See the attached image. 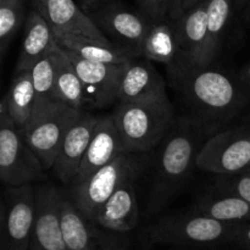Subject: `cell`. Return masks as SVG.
I'll return each instance as SVG.
<instances>
[{
    "mask_svg": "<svg viewBox=\"0 0 250 250\" xmlns=\"http://www.w3.org/2000/svg\"><path fill=\"white\" fill-rule=\"evenodd\" d=\"M99 1H102V0H87V2H89L90 5H94V6L95 5H98V2Z\"/></svg>",
    "mask_w": 250,
    "mask_h": 250,
    "instance_id": "cell-35",
    "label": "cell"
},
{
    "mask_svg": "<svg viewBox=\"0 0 250 250\" xmlns=\"http://www.w3.org/2000/svg\"><path fill=\"white\" fill-rule=\"evenodd\" d=\"M207 7L208 0H202L177 21H173L181 45L180 63L204 67L216 58L210 42Z\"/></svg>",
    "mask_w": 250,
    "mask_h": 250,
    "instance_id": "cell-13",
    "label": "cell"
},
{
    "mask_svg": "<svg viewBox=\"0 0 250 250\" xmlns=\"http://www.w3.org/2000/svg\"><path fill=\"white\" fill-rule=\"evenodd\" d=\"M80 115L81 111L56 102L34 110L31 122L22 133L24 141L39 158L44 170L54 167L61 141Z\"/></svg>",
    "mask_w": 250,
    "mask_h": 250,
    "instance_id": "cell-7",
    "label": "cell"
},
{
    "mask_svg": "<svg viewBox=\"0 0 250 250\" xmlns=\"http://www.w3.org/2000/svg\"><path fill=\"white\" fill-rule=\"evenodd\" d=\"M233 244L242 249L250 250V222H246L237 226L236 234H234Z\"/></svg>",
    "mask_w": 250,
    "mask_h": 250,
    "instance_id": "cell-32",
    "label": "cell"
},
{
    "mask_svg": "<svg viewBox=\"0 0 250 250\" xmlns=\"http://www.w3.org/2000/svg\"><path fill=\"white\" fill-rule=\"evenodd\" d=\"M138 176L127 178L105 203L93 222L102 229L119 234H128L139 221L138 199L134 182Z\"/></svg>",
    "mask_w": 250,
    "mask_h": 250,
    "instance_id": "cell-18",
    "label": "cell"
},
{
    "mask_svg": "<svg viewBox=\"0 0 250 250\" xmlns=\"http://www.w3.org/2000/svg\"><path fill=\"white\" fill-rule=\"evenodd\" d=\"M233 0H208L207 17L210 42L215 55L219 54L231 16Z\"/></svg>",
    "mask_w": 250,
    "mask_h": 250,
    "instance_id": "cell-28",
    "label": "cell"
},
{
    "mask_svg": "<svg viewBox=\"0 0 250 250\" xmlns=\"http://www.w3.org/2000/svg\"><path fill=\"white\" fill-rule=\"evenodd\" d=\"M65 51L82 81L90 109H105L119 102L120 88L127 63L111 65L92 62L75 55L71 51Z\"/></svg>",
    "mask_w": 250,
    "mask_h": 250,
    "instance_id": "cell-12",
    "label": "cell"
},
{
    "mask_svg": "<svg viewBox=\"0 0 250 250\" xmlns=\"http://www.w3.org/2000/svg\"><path fill=\"white\" fill-rule=\"evenodd\" d=\"M62 197L55 186L36 190V221L29 250H67L61 224Z\"/></svg>",
    "mask_w": 250,
    "mask_h": 250,
    "instance_id": "cell-14",
    "label": "cell"
},
{
    "mask_svg": "<svg viewBox=\"0 0 250 250\" xmlns=\"http://www.w3.org/2000/svg\"><path fill=\"white\" fill-rule=\"evenodd\" d=\"M43 165L24 141L5 105L0 104V178L5 188L31 185L41 177Z\"/></svg>",
    "mask_w": 250,
    "mask_h": 250,
    "instance_id": "cell-6",
    "label": "cell"
},
{
    "mask_svg": "<svg viewBox=\"0 0 250 250\" xmlns=\"http://www.w3.org/2000/svg\"><path fill=\"white\" fill-rule=\"evenodd\" d=\"M14 124L23 131L31 122L36 105V93L31 71L16 73L1 100Z\"/></svg>",
    "mask_w": 250,
    "mask_h": 250,
    "instance_id": "cell-25",
    "label": "cell"
},
{
    "mask_svg": "<svg viewBox=\"0 0 250 250\" xmlns=\"http://www.w3.org/2000/svg\"><path fill=\"white\" fill-rule=\"evenodd\" d=\"M146 165L144 154L124 153L93 173L82 185L71 187L70 199L87 219L94 221L115 190L132 176H139Z\"/></svg>",
    "mask_w": 250,
    "mask_h": 250,
    "instance_id": "cell-5",
    "label": "cell"
},
{
    "mask_svg": "<svg viewBox=\"0 0 250 250\" xmlns=\"http://www.w3.org/2000/svg\"><path fill=\"white\" fill-rule=\"evenodd\" d=\"M141 58L151 62L164 63L168 67L180 63L181 45L175 22H151L144 38Z\"/></svg>",
    "mask_w": 250,
    "mask_h": 250,
    "instance_id": "cell-22",
    "label": "cell"
},
{
    "mask_svg": "<svg viewBox=\"0 0 250 250\" xmlns=\"http://www.w3.org/2000/svg\"><path fill=\"white\" fill-rule=\"evenodd\" d=\"M59 46L50 26L37 10H32L24 22L21 53L15 66L16 73L31 71L34 63Z\"/></svg>",
    "mask_w": 250,
    "mask_h": 250,
    "instance_id": "cell-20",
    "label": "cell"
},
{
    "mask_svg": "<svg viewBox=\"0 0 250 250\" xmlns=\"http://www.w3.org/2000/svg\"><path fill=\"white\" fill-rule=\"evenodd\" d=\"M36 10L45 19L55 39L80 36L110 43L92 17L80 9L73 0H32Z\"/></svg>",
    "mask_w": 250,
    "mask_h": 250,
    "instance_id": "cell-15",
    "label": "cell"
},
{
    "mask_svg": "<svg viewBox=\"0 0 250 250\" xmlns=\"http://www.w3.org/2000/svg\"><path fill=\"white\" fill-rule=\"evenodd\" d=\"M36 221V190L31 185L6 188L0 210V250H29Z\"/></svg>",
    "mask_w": 250,
    "mask_h": 250,
    "instance_id": "cell-9",
    "label": "cell"
},
{
    "mask_svg": "<svg viewBox=\"0 0 250 250\" xmlns=\"http://www.w3.org/2000/svg\"><path fill=\"white\" fill-rule=\"evenodd\" d=\"M249 2L250 0H233V4L236 5V7L238 10L244 9V7L249 6Z\"/></svg>",
    "mask_w": 250,
    "mask_h": 250,
    "instance_id": "cell-34",
    "label": "cell"
},
{
    "mask_svg": "<svg viewBox=\"0 0 250 250\" xmlns=\"http://www.w3.org/2000/svg\"><path fill=\"white\" fill-rule=\"evenodd\" d=\"M197 167L216 176L248 172L250 128H229L212 134L198 155Z\"/></svg>",
    "mask_w": 250,
    "mask_h": 250,
    "instance_id": "cell-8",
    "label": "cell"
},
{
    "mask_svg": "<svg viewBox=\"0 0 250 250\" xmlns=\"http://www.w3.org/2000/svg\"><path fill=\"white\" fill-rule=\"evenodd\" d=\"M141 11L149 21H165L168 16V0H137Z\"/></svg>",
    "mask_w": 250,
    "mask_h": 250,
    "instance_id": "cell-30",
    "label": "cell"
},
{
    "mask_svg": "<svg viewBox=\"0 0 250 250\" xmlns=\"http://www.w3.org/2000/svg\"><path fill=\"white\" fill-rule=\"evenodd\" d=\"M60 46L50 51L45 56L37 61L31 70L32 82L36 93L34 110L48 103L54 102V87H55L56 56Z\"/></svg>",
    "mask_w": 250,
    "mask_h": 250,
    "instance_id": "cell-26",
    "label": "cell"
},
{
    "mask_svg": "<svg viewBox=\"0 0 250 250\" xmlns=\"http://www.w3.org/2000/svg\"><path fill=\"white\" fill-rule=\"evenodd\" d=\"M241 80L243 81L247 85H249L250 87V62L243 68V71H242Z\"/></svg>",
    "mask_w": 250,
    "mask_h": 250,
    "instance_id": "cell-33",
    "label": "cell"
},
{
    "mask_svg": "<svg viewBox=\"0 0 250 250\" xmlns=\"http://www.w3.org/2000/svg\"><path fill=\"white\" fill-rule=\"evenodd\" d=\"M199 1H202V0H197V2H199Z\"/></svg>",
    "mask_w": 250,
    "mask_h": 250,
    "instance_id": "cell-36",
    "label": "cell"
},
{
    "mask_svg": "<svg viewBox=\"0 0 250 250\" xmlns=\"http://www.w3.org/2000/svg\"><path fill=\"white\" fill-rule=\"evenodd\" d=\"M217 131L193 116L177 119L172 131L161 143L158 153L146 215L153 216L167 207L189 180L203 146Z\"/></svg>",
    "mask_w": 250,
    "mask_h": 250,
    "instance_id": "cell-1",
    "label": "cell"
},
{
    "mask_svg": "<svg viewBox=\"0 0 250 250\" xmlns=\"http://www.w3.org/2000/svg\"><path fill=\"white\" fill-rule=\"evenodd\" d=\"M127 153L146 154L160 146L177 122L168 97L117 102L112 112Z\"/></svg>",
    "mask_w": 250,
    "mask_h": 250,
    "instance_id": "cell-3",
    "label": "cell"
},
{
    "mask_svg": "<svg viewBox=\"0 0 250 250\" xmlns=\"http://www.w3.org/2000/svg\"><path fill=\"white\" fill-rule=\"evenodd\" d=\"M194 210L225 224L242 225L250 222V204L233 193L214 189L200 195Z\"/></svg>",
    "mask_w": 250,
    "mask_h": 250,
    "instance_id": "cell-21",
    "label": "cell"
},
{
    "mask_svg": "<svg viewBox=\"0 0 250 250\" xmlns=\"http://www.w3.org/2000/svg\"><path fill=\"white\" fill-rule=\"evenodd\" d=\"M215 189L233 193L250 204V172L232 176H217Z\"/></svg>",
    "mask_w": 250,
    "mask_h": 250,
    "instance_id": "cell-29",
    "label": "cell"
},
{
    "mask_svg": "<svg viewBox=\"0 0 250 250\" xmlns=\"http://www.w3.org/2000/svg\"><path fill=\"white\" fill-rule=\"evenodd\" d=\"M61 224L67 250H128L127 234H119L98 226L87 219L63 194Z\"/></svg>",
    "mask_w": 250,
    "mask_h": 250,
    "instance_id": "cell-10",
    "label": "cell"
},
{
    "mask_svg": "<svg viewBox=\"0 0 250 250\" xmlns=\"http://www.w3.org/2000/svg\"><path fill=\"white\" fill-rule=\"evenodd\" d=\"M167 75L172 87L192 111L190 116L217 131L246 107V93L219 68L177 63L167 68Z\"/></svg>",
    "mask_w": 250,
    "mask_h": 250,
    "instance_id": "cell-2",
    "label": "cell"
},
{
    "mask_svg": "<svg viewBox=\"0 0 250 250\" xmlns=\"http://www.w3.org/2000/svg\"><path fill=\"white\" fill-rule=\"evenodd\" d=\"M248 7H249V9H250V2H249V6H248Z\"/></svg>",
    "mask_w": 250,
    "mask_h": 250,
    "instance_id": "cell-37",
    "label": "cell"
},
{
    "mask_svg": "<svg viewBox=\"0 0 250 250\" xmlns=\"http://www.w3.org/2000/svg\"><path fill=\"white\" fill-rule=\"evenodd\" d=\"M24 7L22 0H0V56L6 51L23 23Z\"/></svg>",
    "mask_w": 250,
    "mask_h": 250,
    "instance_id": "cell-27",
    "label": "cell"
},
{
    "mask_svg": "<svg viewBox=\"0 0 250 250\" xmlns=\"http://www.w3.org/2000/svg\"><path fill=\"white\" fill-rule=\"evenodd\" d=\"M124 153L127 151L112 114L99 116L92 141L81 164L77 177L71 187L82 185L93 173L109 165Z\"/></svg>",
    "mask_w": 250,
    "mask_h": 250,
    "instance_id": "cell-17",
    "label": "cell"
},
{
    "mask_svg": "<svg viewBox=\"0 0 250 250\" xmlns=\"http://www.w3.org/2000/svg\"><path fill=\"white\" fill-rule=\"evenodd\" d=\"M59 45L65 50L71 51L75 55L87 61L111 65H126L138 59L126 49L114 43H104L80 36H65L56 39Z\"/></svg>",
    "mask_w": 250,
    "mask_h": 250,
    "instance_id": "cell-23",
    "label": "cell"
},
{
    "mask_svg": "<svg viewBox=\"0 0 250 250\" xmlns=\"http://www.w3.org/2000/svg\"><path fill=\"white\" fill-rule=\"evenodd\" d=\"M198 2L197 0H168V19L171 21H177L186 12Z\"/></svg>",
    "mask_w": 250,
    "mask_h": 250,
    "instance_id": "cell-31",
    "label": "cell"
},
{
    "mask_svg": "<svg viewBox=\"0 0 250 250\" xmlns=\"http://www.w3.org/2000/svg\"><path fill=\"white\" fill-rule=\"evenodd\" d=\"M89 16L111 43L141 58L144 38L151 24L143 14L109 4L98 7Z\"/></svg>",
    "mask_w": 250,
    "mask_h": 250,
    "instance_id": "cell-11",
    "label": "cell"
},
{
    "mask_svg": "<svg viewBox=\"0 0 250 250\" xmlns=\"http://www.w3.org/2000/svg\"><path fill=\"white\" fill-rule=\"evenodd\" d=\"M99 116L81 112L61 141L54 163V173L66 186H72L94 134Z\"/></svg>",
    "mask_w": 250,
    "mask_h": 250,
    "instance_id": "cell-16",
    "label": "cell"
},
{
    "mask_svg": "<svg viewBox=\"0 0 250 250\" xmlns=\"http://www.w3.org/2000/svg\"><path fill=\"white\" fill-rule=\"evenodd\" d=\"M54 102L65 104L81 112L90 109L82 81L67 53L61 46L56 56Z\"/></svg>",
    "mask_w": 250,
    "mask_h": 250,
    "instance_id": "cell-24",
    "label": "cell"
},
{
    "mask_svg": "<svg viewBox=\"0 0 250 250\" xmlns=\"http://www.w3.org/2000/svg\"><path fill=\"white\" fill-rule=\"evenodd\" d=\"M166 81L151 61L134 59L126 65L119 102L133 103L166 97Z\"/></svg>",
    "mask_w": 250,
    "mask_h": 250,
    "instance_id": "cell-19",
    "label": "cell"
},
{
    "mask_svg": "<svg viewBox=\"0 0 250 250\" xmlns=\"http://www.w3.org/2000/svg\"><path fill=\"white\" fill-rule=\"evenodd\" d=\"M238 225L225 224L195 210L164 216L144 232L153 244L173 247H204L232 243Z\"/></svg>",
    "mask_w": 250,
    "mask_h": 250,
    "instance_id": "cell-4",
    "label": "cell"
}]
</instances>
